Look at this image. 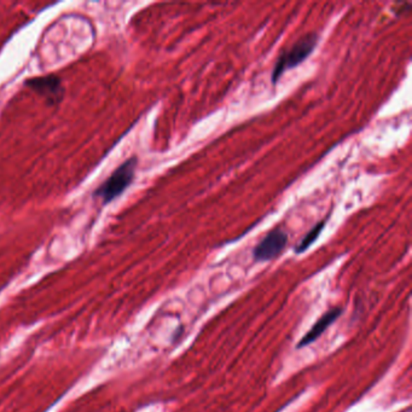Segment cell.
<instances>
[{
	"mask_svg": "<svg viewBox=\"0 0 412 412\" xmlns=\"http://www.w3.org/2000/svg\"><path fill=\"white\" fill-rule=\"evenodd\" d=\"M137 163L138 159L135 156L126 160L122 166L117 167V170L112 172V175L99 188L94 190V198H101L104 205L110 203L112 200L119 198L135 179Z\"/></svg>",
	"mask_w": 412,
	"mask_h": 412,
	"instance_id": "cell-1",
	"label": "cell"
},
{
	"mask_svg": "<svg viewBox=\"0 0 412 412\" xmlns=\"http://www.w3.org/2000/svg\"><path fill=\"white\" fill-rule=\"evenodd\" d=\"M318 43V36L316 33H309L296 41L290 49L286 50L278 57L272 72V82L276 84L284 72L297 67L299 64L309 59L314 52Z\"/></svg>",
	"mask_w": 412,
	"mask_h": 412,
	"instance_id": "cell-2",
	"label": "cell"
},
{
	"mask_svg": "<svg viewBox=\"0 0 412 412\" xmlns=\"http://www.w3.org/2000/svg\"><path fill=\"white\" fill-rule=\"evenodd\" d=\"M26 86L45 98L46 102L51 105L59 104L64 96L62 80L56 75L33 78L26 81Z\"/></svg>",
	"mask_w": 412,
	"mask_h": 412,
	"instance_id": "cell-3",
	"label": "cell"
},
{
	"mask_svg": "<svg viewBox=\"0 0 412 412\" xmlns=\"http://www.w3.org/2000/svg\"><path fill=\"white\" fill-rule=\"evenodd\" d=\"M288 235L282 230H272L254 248L253 256L256 261H270L277 258L287 246Z\"/></svg>",
	"mask_w": 412,
	"mask_h": 412,
	"instance_id": "cell-4",
	"label": "cell"
},
{
	"mask_svg": "<svg viewBox=\"0 0 412 412\" xmlns=\"http://www.w3.org/2000/svg\"><path fill=\"white\" fill-rule=\"evenodd\" d=\"M341 314H342V309L341 307H335V309L328 311L327 314H323L322 317L319 318L318 322L316 323L314 327H312V329L302 337L300 344L297 345V348L311 345L314 341L319 339L322 336L323 332H325L328 328L330 327L332 323L335 322L336 319L340 317Z\"/></svg>",
	"mask_w": 412,
	"mask_h": 412,
	"instance_id": "cell-5",
	"label": "cell"
},
{
	"mask_svg": "<svg viewBox=\"0 0 412 412\" xmlns=\"http://www.w3.org/2000/svg\"><path fill=\"white\" fill-rule=\"evenodd\" d=\"M324 226H325V221L324 220L321 221L319 224L314 225V228L309 230V233H306L305 237L301 240L297 247H295V253L301 254V253L307 251L309 247L312 246L318 240L323 229H324Z\"/></svg>",
	"mask_w": 412,
	"mask_h": 412,
	"instance_id": "cell-6",
	"label": "cell"
}]
</instances>
